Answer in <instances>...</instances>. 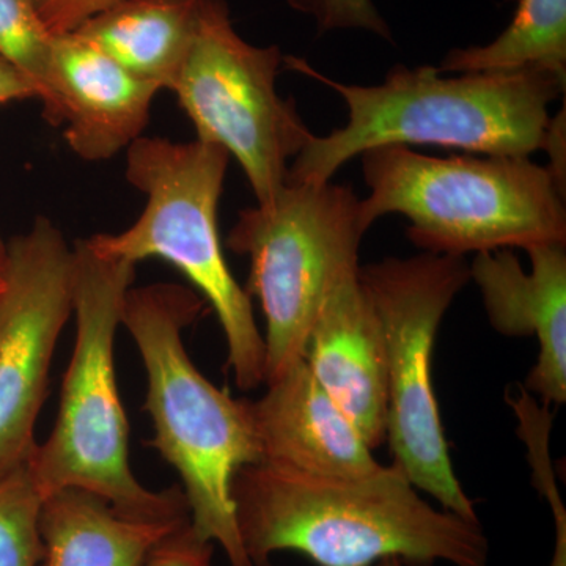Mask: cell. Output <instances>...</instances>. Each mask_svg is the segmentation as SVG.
<instances>
[{
    "label": "cell",
    "instance_id": "cell-1",
    "mask_svg": "<svg viewBox=\"0 0 566 566\" xmlns=\"http://www.w3.org/2000/svg\"><path fill=\"white\" fill-rule=\"evenodd\" d=\"M234 512L253 566L296 551L316 566H488L479 521L428 504L395 464L375 474L334 479L279 465H245L232 483Z\"/></svg>",
    "mask_w": 566,
    "mask_h": 566
},
{
    "label": "cell",
    "instance_id": "cell-2",
    "mask_svg": "<svg viewBox=\"0 0 566 566\" xmlns=\"http://www.w3.org/2000/svg\"><path fill=\"white\" fill-rule=\"evenodd\" d=\"M286 65L340 95L348 120L315 136L297 153L290 182H327L356 156L386 145H436L483 156H531L543 150L551 104L566 77L545 69L479 71L442 76L436 66L395 65L378 85L344 84L300 59Z\"/></svg>",
    "mask_w": 566,
    "mask_h": 566
},
{
    "label": "cell",
    "instance_id": "cell-3",
    "mask_svg": "<svg viewBox=\"0 0 566 566\" xmlns=\"http://www.w3.org/2000/svg\"><path fill=\"white\" fill-rule=\"evenodd\" d=\"M199 293L178 283L129 290L122 326L132 334L147 374L153 449L180 475L197 538L219 545L230 566H253L241 539L232 497L234 475L262 463L249 400H237L200 374L182 334L203 315Z\"/></svg>",
    "mask_w": 566,
    "mask_h": 566
},
{
    "label": "cell",
    "instance_id": "cell-4",
    "mask_svg": "<svg viewBox=\"0 0 566 566\" xmlns=\"http://www.w3.org/2000/svg\"><path fill=\"white\" fill-rule=\"evenodd\" d=\"M73 248L76 335L57 419L28 463L33 482L43 497L80 488L102 495L129 517L189 520L180 490H148L129 464V423L115 374V338L136 264L102 255L87 238L74 241Z\"/></svg>",
    "mask_w": 566,
    "mask_h": 566
},
{
    "label": "cell",
    "instance_id": "cell-5",
    "mask_svg": "<svg viewBox=\"0 0 566 566\" xmlns=\"http://www.w3.org/2000/svg\"><path fill=\"white\" fill-rule=\"evenodd\" d=\"M368 226L387 214L408 219L423 252L465 253L566 244L565 186L527 156L436 158L405 145L363 153Z\"/></svg>",
    "mask_w": 566,
    "mask_h": 566
},
{
    "label": "cell",
    "instance_id": "cell-6",
    "mask_svg": "<svg viewBox=\"0 0 566 566\" xmlns=\"http://www.w3.org/2000/svg\"><path fill=\"white\" fill-rule=\"evenodd\" d=\"M125 151L126 180L147 203L132 227L93 234L88 244L112 259H161L177 268L218 316L234 385L245 392L264 385V340L252 297L230 271L219 233L229 153L199 139L145 136Z\"/></svg>",
    "mask_w": 566,
    "mask_h": 566
},
{
    "label": "cell",
    "instance_id": "cell-7",
    "mask_svg": "<svg viewBox=\"0 0 566 566\" xmlns=\"http://www.w3.org/2000/svg\"><path fill=\"white\" fill-rule=\"evenodd\" d=\"M371 227L352 186L285 181L266 203L238 214L227 248L251 260L245 292L259 297L264 334V385L303 359L323 301L359 271Z\"/></svg>",
    "mask_w": 566,
    "mask_h": 566
},
{
    "label": "cell",
    "instance_id": "cell-8",
    "mask_svg": "<svg viewBox=\"0 0 566 566\" xmlns=\"http://www.w3.org/2000/svg\"><path fill=\"white\" fill-rule=\"evenodd\" d=\"M359 281L385 337L386 441L394 464L447 512L479 521L474 501L453 471L431 371L436 334L457 294L471 281L469 263L464 256L430 252L389 256L360 264Z\"/></svg>",
    "mask_w": 566,
    "mask_h": 566
},
{
    "label": "cell",
    "instance_id": "cell-9",
    "mask_svg": "<svg viewBox=\"0 0 566 566\" xmlns=\"http://www.w3.org/2000/svg\"><path fill=\"white\" fill-rule=\"evenodd\" d=\"M283 61L277 46H255L237 32L226 0H202L172 88L197 139L240 164L256 203L281 191L290 164L314 134L294 99L277 93Z\"/></svg>",
    "mask_w": 566,
    "mask_h": 566
},
{
    "label": "cell",
    "instance_id": "cell-10",
    "mask_svg": "<svg viewBox=\"0 0 566 566\" xmlns=\"http://www.w3.org/2000/svg\"><path fill=\"white\" fill-rule=\"evenodd\" d=\"M76 259L61 229L39 216L7 241L0 293V475L28 464L55 348L74 311Z\"/></svg>",
    "mask_w": 566,
    "mask_h": 566
},
{
    "label": "cell",
    "instance_id": "cell-11",
    "mask_svg": "<svg viewBox=\"0 0 566 566\" xmlns=\"http://www.w3.org/2000/svg\"><path fill=\"white\" fill-rule=\"evenodd\" d=\"M159 92L81 33L70 32L54 40L52 104L43 118L65 128L74 155L107 161L142 137Z\"/></svg>",
    "mask_w": 566,
    "mask_h": 566
},
{
    "label": "cell",
    "instance_id": "cell-12",
    "mask_svg": "<svg viewBox=\"0 0 566 566\" xmlns=\"http://www.w3.org/2000/svg\"><path fill=\"white\" fill-rule=\"evenodd\" d=\"M526 252L531 271L512 249H497L475 253L469 273L499 334L538 340L527 392L545 406H560L566 401V244H539Z\"/></svg>",
    "mask_w": 566,
    "mask_h": 566
},
{
    "label": "cell",
    "instance_id": "cell-13",
    "mask_svg": "<svg viewBox=\"0 0 566 566\" xmlns=\"http://www.w3.org/2000/svg\"><path fill=\"white\" fill-rule=\"evenodd\" d=\"M266 387L259 400H249L262 463L334 479H356L382 468L304 357Z\"/></svg>",
    "mask_w": 566,
    "mask_h": 566
},
{
    "label": "cell",
    "instance_id": "cell-14",
    "mask_svg": "<svg viewBox=\"0 0 566 566\" xmlns=\"http://www.w3.org/2000/svg\"><path fill=\"white\" fill-rule=\"evenodd\" d=\"M304 360L367 444L381 446L387 422L385 337L359 271L345 275L323 301Z\"/></svg>",
    "mask_w": 566,
    "mask_h": 566
},
{
    "label": "cell",
    "instance_id": "cell-15",
    "mask_svg": "<svg viewBox=\"0 0 566 566\" xmlns=\"http://www.w3.org/2000/svg\"><path fill=\"white\" fill-rule=\"evenodd\" d=\"M186 521H147L115 510L102 495L63 488L44 495L39 566H142Z\"/></svg>",
    "mask_w": 566,
    "mask_h": 566
},
{
    "label": "cell",
    "instance_id": "cell-16",
    "mask_svg": "<svg viewBox=\"0 0 566 566\" xmlns=\"http://www.w3.org/2000/svg\"><path fill=\"white\" fill-rule=\"evenodd\" d=\"M202 0H120L76 29L123 69L172 92Z\"/></svg>",
    "mask_w": 566,
    "mask_h": 566
},
{
    "label": "cell",
    "instance_id": "cell-17",
    "mask_svg": "<svg viewBox=\"0 0 566 566\" xmlns=\"http://www.w3.org/2000/svg\"><path fill=\"white\" fill-rule=\"evenodd\" d=\"M535 66L566 77V0H520L509 28L482 46L455 48L441 73H479Z\"/></svg>",
    "mask_w": 566,
    "mask_h": 566
},
{
    "label": "cell",
    "instance_id": "cell-18",
    "mask_svg": "<svg viewBox=\"0 0 566 566\" xmlns=\"http://www.w3.org/2000/svg\"><path fill=\"white\" fill-rule=\"evenodd\" d=\"M54 40L36 0H0V57L32 82L43 117L52 104Z\"/></svg>",
    "mask_w": 566,
    "mask_h": 566
},
{
    "label": "cell",
    "instance_id": "cell-19",
    "mask_svg": "<svg viewBox=\"0 0 566 566\" xmlns=\"http://www.w3.org/2000/svg\"><path fill=\"white\" fill-rule=\"evenodd\" d=\"M41 502L28 464L0 475V566H39Z\"/></svg>",
    "mask_w": 566,
    "mask_h": 566
},
{
    "label": "cell",
    "instance_id": "cell-20",
    "mask_svg": "<svg viewBox=\"0 0 566 566\" xmlns=\"http://www.w3.org/2000/svg\"><path fill=\"white\" fill-rule=\"evenodd\" d=\"M289 6L311 17L319 33L364 31L392 41V31L374 0H289Z\"/></svg>",
    "mask_w": 566,
    "mask_h": 566
},
{
    "label": "cell",
    "instance_id": "cell-21",
    "mask_svg": "<svg viewBox=\"0 0 566 566\" xmlns=\"http://www.w3.org/2000/svg\"><path fill=\"white\" fill-rule=\"evenodd\" d=\"M521 439H524L527 446L535 485L539 493L545 495L556 526V546L553 558L546 566H566V509L549 460V430L531 427L523 431Z\"/></svg>",
    "mask_w": 566,
    "mask_h": 566
},
{
    "label": "cell",
    "instance_id": "cell-22",
    "mask_svg": "<svg viewBox=\"0 0 566 566\" xmlns=\"http://www.w3.org/2000/svg\"><path fill=\"white\" fill-rule=\"evenodd\" d=\"M212 545L197 538L189 523L167 536L142 566H211Z\"/></svg>",
    "mask_w": 566,
    "mask_h": 566
},
{
    "label": "cell",
    "instance_id": "cell-23",
    "mask_svg": "<svg viewBox=\"0 0 566 566\" xmlns=\"http://www.w3.org/2000/svg\"><path fill=\"white\" fill-rule=\"evenodd\" d=\"M120 0H36L41 20L54 36L76 31L95 14Z\"/></svg>",
    "mask_w": 566,
    "mask_h": 566
},
{
    "label": "cell",
    "instance_id": "cell-24",
    "mask_svg": "<svg viewBox=\"0 0 566 566\" xmlns=\"http://www.w3.org/2000/svg\"><path fill=\"white\" fill-rule=\"evenodd\" d=\"M36 99L39 93L28 77L22 76L20 71L0 57V107L14 102Z\"/></svg>",
    "mask_w": 566,
    "mask_h": 566
},
{
    "label": "cell",
    "instance_id": "cell-25",
    "mask_svg": "<svg viewBox=\"0 0 566 566\" xmlns=\"http://www.w3.org/2000/svg\"><path fill=\"white\" fill-rule=\"evenodd\" d=\"M6 271H7V241L3 240L0 234V293L3 290V283H6Z\"/></svg>",
    "mask_w": 566,
    "mask_h": 566
},
{
    "label": "cell",
    "instance_id": "cell-26",
    "mask_svg": "<svg viewBox=\"0 0 566 566\" xmlns=\"http://www.w3.org/2000/svg\"><path fill=\"white\" fill-rule=\"evenodd\" d=\"M374 566H406L403 562L400 560V558L397 557H390L385 558V560L378 562V564Z\"/></svg>",
    "mask_w": 566,
    "mask_h": 566
}]
</instances>
